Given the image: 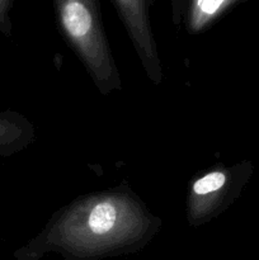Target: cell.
I'll return each instance as SVG.
<instances>
[{
    "label": "cell",
    "mask_w": 259,
    "mask_h": 260,
    "mask_svg": "<svg viewBox=\"0 0 259 260\" xmlns=\"http://www.w3.org/2000/svg\"><path fill=\"white\" fill-rule=\"evenodd\" d=\"M236 0H190L187 27L189 33H201L207 29Z\"/></svg>",
    "instance_id": "8992f818"
},
{
    "label": "cell",
    "mask_w": 259,
    "mask_h": 260,
    "mask_svg": "<svg viewBox=\"0 0 259 260\" xmlns=\"http://www.w3.org/2000/svg\"><path fill=\"white\" fill-rule=\"evenodd\" d=\"M35 139V128L25 117L7 112L0 113V156L20 151Z\"/></svg>",
    "instance_id": "5b68a950"
},
{
    "label": "cell",
    "mask_w": 259,
    "mask_h": 260,
    "mask_svg": "<svg viewBox=\"0 0 259 260\" xmlns=\"http://www.w3.org/2000/svg\"><path fill=\"white\" fill-rule=\"evenodd\" d=\"M161 229L127 184L84 194L56 211L45 228L17 251V260H103L141 251Z\"/></svg>",
    "instance_id": "6da1fadb"
},
{
    "label": "cell",
    "mask_w": 259,
    "mask_h": 260,
    "mask_svg": "<svg viewBox=\"0 0 259 260\" xmlns=\"http://www.w3.org/2000/svg\"><path fill=\"white\" fill-rule=\"evenodd\" d=\"M58 28L103 95L122 89L98 0H53Z\"/></svg>",
    "instance_id": "7a4b0ae2"
},
{
    "label": "cell",
    "mask_w": 259,
    "mask_h": 260,
    "mask_svg": "<svg viewBox=\"0 0 259 260\" xmlns=\"http://www.w3.org/2000/svg\"><path fill=\"white\" fill-rule=\"evenodd\" d=\"M134 45L147 79L154 85L163 81V68L150 22L154 0H112Z\"/></svg>",
    "instance_id": "277c9868"
},
{
    "label": "cell",
    "mask_w": 259,
    "mask_h": 260,
    "mask_svg": "<svg viewBox=\"0 0 259 260\" xmlns=\"http://www.w3.org/2000/svg\"><path fill=\"white\" fill-rule=\"evenodd\" d=\"M251 174L249 162L231 167L216 165L198 174L188 184L187 221L192 228H200L225 212L239 197Z\"/></svg>",
    "instance_id": "3957f363"
},
{
    "label": "cell",
    "mask_w": 259,
    "mask_h": 260,
    "mask_svg": "<svg viewBox=\"0 0 259 260\" xmlns=\"http://www.w3.org/2000/svg\"><path fill=\"white\" fill-rule=\"evenodd\" d=\"M12 0H0V29L5 33V35H9L10 24L9 19V12L10 8H12Z\"/></svg>",
    "instance_id": "52a82bcc"
}]
</instances>
